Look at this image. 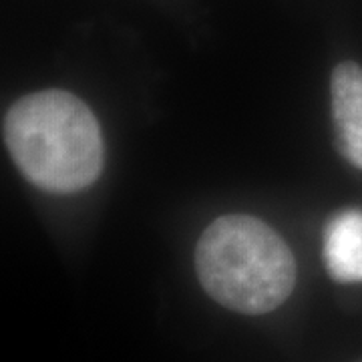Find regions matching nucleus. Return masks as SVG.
<instances>
[{"label":"nucleus","instance_id":"f257e3e1","mask_svg":"<svg viewBox=\"0 0 362 362\" xmlns=\"http://www.w3.org/2000/svg\"><path fill=\"white\" fill-rule=\"evenodd\" d=\"M2 129L16 168L45 192H81L101 175V127L73 93L49 89L26 95L8 109Z\"/></svg>","mask_w":362,"mask_h":362},{"label":"nucleus","instance_id":"f03ea898","mask_svg":"<svg viewBox=\"0 0 362 362\" xmlns=\"http://www.w3.org/2000/svg\"><path fill=\"white\" fill-rule=\"evenodd\" d=\"M195 270L209 296L242 314L276 310L296 284V262L284 240L240 214L207 226L195 247Z\"/></svg>","mask_w":362,"mask_h":362},{"label":"nucleus","instance_id":"7ed1b4c3","mask_svg":"<svg viewBox=\"0 0 362 362\" xmlns=\"http://www.w3.org/2000/svg\"><path fill=\"white\" fill-rule=\"evenodd\" d=\"M332 117L340 153L362 169V69L352 61L332 73Z\"/></svg>","mask_w":362,"mask_h":362},{"label":"nucleus","instance_id":"20e7f679","mask_svg":"<svg viewBox=\"0 0 362 362\" xmlns=\"http://www.w3.org/2000/svg\"><path fill=\"white\" fill-rule=\"evenodd\" d=\"M324 262L337 282H362V211H340L328 221Z\"/></svg>","mask_w":362,"mask_h":362}]
</instances>
